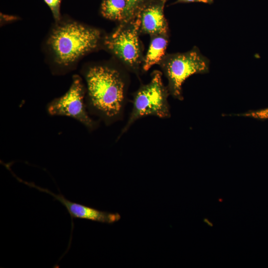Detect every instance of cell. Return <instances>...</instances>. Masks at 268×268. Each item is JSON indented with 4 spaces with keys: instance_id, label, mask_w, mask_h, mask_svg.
Listing matches in <instances>:
<instances>
[{
    "instance_id": "cell-5",
    "label": "cell",
    "mask_w": 268,
    "mask_h": 268,
    "mask_svg": "<svg viewBox=\"0 0 268 268\" xmlns=\"http://www.w3.org/2000/svg\"><path fill=\"white\" fill-rule=\"evenodd\" d=\"M84 97L82 83L80 78L75 76L66 94L48 104L47 112L51 116H66L72 118L89 131H92L97 128L98 123L90 117Z\"/></svg>"
},
{
    "instance_id": "cell-13",
    "label": "cell",
    "mask_w": 268,
    "mask_h": 268,
    "mask_svg": "<svg viewBox=\"0 0 268 268\" xmlns=\"http://www.w3.org/2000/svg\"><path fill=\"white\" fill-rule=\"evenodd\" d=\"M44 1L50 7L54 16L56 17H58L61 0H44Z\"/></svg>"
},
{
    "instance_id": "cell-15",
    "label": "cell",
    "mask_w": 268,
    "mask_h": 268,
    "mask_svg": "<svg viewBox=\"0 0 268 268\" xmlns=\"http://www.w3.org/2000/svg\"><path fill=\"white\" fill-rule=\"evenodd\" d=\"M203 1L205 3H211L213 0H203Z\"/></svg>"
},
{
    "instance_id": "cell-12",
    "label": "cell",
    "mask_w": 268,
    "mask_h": 268,
    "mask_svg": "<svg viewBox=\"0 0 268 268\" xmlns=\"http://www.w3.org/2000/svg\"><path fill=\"white\" fill-rule=\"evenodd\" d=\"M241 115L258 119H268V108L257 111L248 112Z\"/></svg>"
},
{
    "instance_id": "cell-7",
    "label": "cell",
    "mask_w": 268,
    "mask_h": 268,
    "mask_svg": "<svg viewBox=\"0 0 268 268\" xmlns=\"http://www.w3.org/2000/svg\"><path fill=\"white\" fill-rule=\"evenodd\" d=\"M27 185L49 194L59 201L67 209L71 218L87 219L104 223L112 224L121 219L118 213L100 210L86 205L72 202L61 194H56L49 190L41 188L32 183L20 180Z\"/></svg>"
},
{
    "instance_id": "cell-11",
    "label": "cell",
    "mask_w": 268,
    "mask_h": 268,
    "mask_svg": "<svg viewBox=\"0 0 268 268\" xmlns=\"http://www.w3.org/2000/svg\"><path fill=\"white\" fill-rule=\"evenodd\" d=\"M150 0H127L124 19L126 22L134 18L141 8Z\"/></svg>"
},
{
    "instance_id": "cell-2",
    "label": "cell",
    "mask_w": 268,
    "mask_h": 268,
    "mask_svg": "<svg viewBox=\"0 0 268 268\" xmlns=\"http://www.w3.org/2000/svg\"><path fill=\"white\" fill-rule=\"evenodd\" d=\"M99 37L97 30L72 23L55 31L50 42L59 63L68 65L94 48Z\"/></svg>"
},
{
    "instance_id": "cell-3",
    "label": "cell",
    "mask_w": 268,
    "mask_h": 268,
    "mask_svg": "<svg viewBox=\"0 0 268 268\" xmlns=\"http://www.w3.org/2000/svg\"><path fill=\"white\" fill-rule=\"evenodd\" d=\"M168 96V91L163 85L160 72H155L150 82L142 86L135 94L131 115L121 135L141 117L154 116L161 118H169L170 112Z\"/></svg>"
},
{
    "instance_id": "cell-4",
    "label": "cell",
    "mask_w": 268,
    "mask_h": 268,
    "mask_svg": "<svg viewBox=\"0 0 268 268\" xmlns=\"http://www.w3.org/2000/svg\"><path fill=\"white\" fill-rule=\"evenodd\" d=\"M209 61L198 49L170 55L164 64V70L168 80L170 94L182 100V85L185 80L196 73L208 72Z\"/></svg>"
},
{
    "instance_id": "cell-9",
    "label": "cell",
    "mask_w": 268,
    "mask_h": 268,
    "mask_svg": "<svg viewBox=\"0 0 268 268\" xmlns=\"http://www.w3.org/2000/svg\"><path fill=\"white\" fill-rule=\"evenodd\" d=\"M154 36L151 41L144 60L143 69L145 71L162 60L167 47V40L164 35Z\"/></svg>"
},
{
    "instance_id": "cell-1",
    "label": "cell",
    "mask_w": 268,
    "mask_h": 268,
    "mask_svg": "<svg viewBox=\"0 0 268 268\" xmlns=\"http://www.w3.org/2000/svg\"><path fill=\"white\" fill-rule=\"evenodd\" d=\"M87 86L86 105L89 113L105 124L119 120L123 111L125 84L120 73L105 67H94L85 75Z\"/></svg>"
},
{
    "instance_id": "cell-10",
    "label": "cell",
    "mask_w": 268,
    "mask_h": 268,
    "mask_svg": "<svg viewBox=\"0 0 268 268\" xmlns=\"http://www.w3.org/2000/svg\"><path fill=\"white\" fill-rule=\"evenodd\" d=\"M127 0H103L101 12L111 20L123 21L127 7Z\"/></svg>"
},
{
    "instance_id": "cell-6",
    "label": "cell",
    "mask_w": 268,
    "mask_h": 268,
    "mask_svg": "<svg viewBox=\"0 0 268 268\" xmlns=\"http://www.w3.org/2000/svg\"><path fill=\"white\" fill-rule=\"evenodd\" d=\"M140 22V16L138 14L134 18L124 22L105 40L108 48L131 67L137 65L140 59L138 32Z\"/></svg>"
},
{
    "instance_id": "cell-8",
    "label": "cell",
    "mask_w": 268,
    "mask_h": 268,
    "mask_svg": "<svg viewBox=\"0 0 268 268\" xmlns=\"http://www.w3.org/2000/svg\"><path fill=\"white\" fill-rule=\"evenodd\" d=\"M166 0H150L138 14L140 18L141 29L145 33L154 36L164 35L167 25L164 14Z\"/></svg>"
},
{
    "instance_id": "cell-14",
    "label": "cell",
    "mask_w": 268,
    "mask_h": 268,
    "mask_svg": "<svg viewBox=\"0 0 268 268\" xmlns=\"http://www.w3.org/2000/svg\"><path fill=\"white\" fill-rule=\"evenodd\" d=\"M181 2H203V0H179Z\"/></svg>"
}]
</instances>
